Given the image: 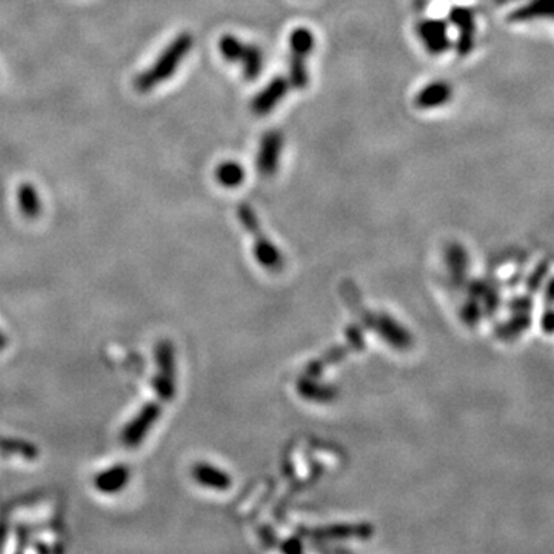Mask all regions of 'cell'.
<instances>
[{"label":"cell","mask_w":554,"mask_h":554,"mask_svg":"<svg viewBox=\"0 0 554 554\" xmlns=\"http://www.w3.org/2000/svg\"><path fill=\"white\" fill-rule=\"evenodd\" d=\"M219 51L228 62L240 63L245 79L255 80L260 76L264 57L257 46L244 43L236 36L226 34L219 40Z\"/></svg>","instance_id":"1"},{"label":"cell","mask_w":554,"mask_h":554,"mask_svg":"<svg viewBox=\"0 0 554 554\" xmlns=\"http://www.w3.org/2000/svg\"><path fill=\"white\" fill-rule=\"evenodd\" d=\"M239 217L245 228L253 233V236H255V253L259 262L268 270L280 268V266H282V256H280V253L277 251L276 246L264 236L255 211H253L248 205H240Z\"/></svg>","instance_id":"2"},{"label":"cell","mask_w":554,"mask_h":554,"mask_svg":"<svg viewBox=\"0 0 554 554\" xmlns=\"http://www.w3.org/2000/svg\"><path fill=\"white\" fill-rule=\"evenodd\" d=\"M191 43H192V39L190 34L179 36L176 42L165 51V55L162 56V59L159 60V63L155 66V68H152L150 75L145 76L144 79H140V85H142V88L150 90V88H152V85L155 83L168 79L179 66L182 57L186 56V52L190 51Z\"/></svg>","instance_id":"3"},{"label":"cell","mask_w":554,"mask_h":554,"mask_svg":"<svg viewBox=\"0 0 554 554\" xmlns=\"http://www.w3.org/2000/svg\"><path fill=\"white\" fill-rule=\"evenodd\" d=\"M162 415V406L156 402H150L144 405V408L139 411V415L125 426L122 433V442L128 448H136L140 442L148 435L152 425L157 422V419Z\"/></svg>","instance_id":"4"},{"label":"cell","mask_w":554,"mask_h":554,"mask_svg":"<svg viewBox=\"0 0 554 554\" xmlns=\"http://www.w3.org/2000/svg\"><path fill=\"white\" fill-rule=\"evenodd\" d=\"M284 137L279 131H270L260 140L257 152V170L264 176H273L279 166V159L282 155Z\"/></svg>","instance_id":"5"},{"label":"cell","mask_w":554,"mask_h":554,"mask_svg":"<svg viewBox=\"0 0 554 554\" xmlns=\"http://www.w3.org/2000/svg\"><path fill=\"white\" fill-rule=\"evenodd\" d=\"M419 39L431 55H440L450 46L446 25L440 20H425L417 28Z\"/></svg>","instance_id":"6"},{"label":"cell","mask_w":554,"mask_h":554,"mask_svg":"<svg viewBox=\"0 0 554 554\" xmlns=\"http://www.w3.org/2000/svg\"><path fill=\"white\" fill-rule=\"evenodd\" d=\"M286 92H288V82L284 77H276L259 92L256 99L253 100V111L259 116H265L271 112L279 105Z\"/></svg>","instance_id":"7"},{"label":"cell","mask_w":554,"mask_h":554,"mask_svg":"<svg viewBox=\"0 0 554 554\" xmlns=\"http://www.w3.org/2000/svg\"><path fill=\"white\" fill-rule=\"evenodd\" d=\"M453 96V88L446 82H433L420 90L416 96V106L420 110L437 108L445 105Z\"/></svg>","instance_id":"8"},{"label":"cell","mask_w":554,"mask_h":554,"mask_svg":"<svg viewBox=\"0 0 554 554\" xmlns=\"http://www.w3.org/2000/svg\"><path fill=\"white\" fill-rule=\"evenodd\" d=\"M130 480V470L126 465H116L112 468L102 471L95 477V486L105 495H115V493L125 488Z\"/></svg>","instance_id":"9"},{"label":"cell","mask_w":554,"mask_h":554,"mask_svg":"<svg viewBox=\"0 0 554 554\" xmlns=\"http://www.w3.org/2000/svg\"><path fill=\"white\" fill-rule=\"evenodd\" d=\"M192 477H195L200 485L208 486L215 490H226L231 485V479L225 471L217 470L216 466L208 464H197L192 468Z\"/></svg>","instance_id":"10"},{"label":"cell","mask_w":554,"mask_h":554,"mask_svg":"<svg viewBox=\"0 0 554 554\" xmlns=\"http://www.w3.org/2000/svg\"><path fill=\"white\" fill-rule=\"evenodd\" d=\"M451 22L455 23V26L464 32L462 37L459 40V51L460 52H468L471 48V34L473 30H475V22H473V14L470 10L457 8L453 10L451 12Z\"/></svg>","instance_id":"11"},{"label":"cell","mask_w":554,"mask_h":554,"mask_svg":"<svg viewBox=\"0 0 554 554\" xmlns=\"http://www.w3.org/2000/svg\"><path fill=\"white\" fill-rule=\"evenodd\" d=\"M216 177L219 184L226 188H236L245 179V171L242 165L237 162H224L217 166Z\"/></svg>","instance_id":"12"},{"label":"cell","mask_w":554,"mask_h":554,"mask_svg":"<svg viewBox=\"0 0 554 554\" xmlns=\"http://www.w3.org/2000/svg\"><path fill=\"white\" fill-rule=\"evenodd\" d=\"M313 48H315V36L313 32L306 28H297L291 32L290 36V50L291 55L306 59Z\"/></svg>","instance_id":"13"},{"label":"cell","mask_w":554,"mask_h":554,"mask_svg":"<svg viewBox=\"0 0 554 554\" xmlns=\"http://www.w3.org/2000/svg\"><path fill=\"white\" fill-rule=\"evenodd\" d=\"M290 80L291 85L297 90L306 88V85L310 82L308 71H306V62L304 57H299L291 55L290 57Z\"/></svg>","instance_id":"14"},{"label":"cell","mask_w":554,"mask_h":554,"mask_svg":"<svg viewBox=\"0 0 554 554\" xmlns=\"http://www.w3.org/2000/svg\"><path fill=\"white\" fill-rule=\"evenodd\" d=\"M175 379L176 377L157 373V376L155 377V380H152V386H155L159 399L171 400L172 397H175V393H176Z\"/></svg>","instance_id":"15"},{"label":"cell","mask_w":554,"mask_h":554,"mask_svg":"<svg viewBox=\"0 0 554 554\" xmlns=\"http://www.w3.org/2000/svg\"><path fill=\"white\" fill-rule=\"evenodd\" d=\"M0 448L6 453H14L26 459H36L37 448L28 442H19V440H0Z\"/></svg>","instance_id":"16"},{"label":"cell","mask_w":554,"mask_h":554,"mask_svg":"<svg viewBox=\"0 0 554 554\" xmlns=\"http://www.w3.org/2000/svg\"><path fill=\"white\" fill-rule=\"evenodd\" d=\"M19 200H20V206H22V211L25 212L28 217H34L39 215V199L36 196V192L30 186H25V188L20 190V195H19Z\"/></svg>","instance_id":"17"},{"label":"cell","mask_w":554,"mask_h":554,"mask_svg":"<svg viewBox=\"0 0 554 554\" xmlns=\"http://www.w3.org/2000/svg\"><path fill=\"white\" fill-rule=\"evenodd\" d=\"M5 346H6V339H5V336L2 335V333H0V351H2Z\"/></svg>","instance_id":"18"}]
</instances>
